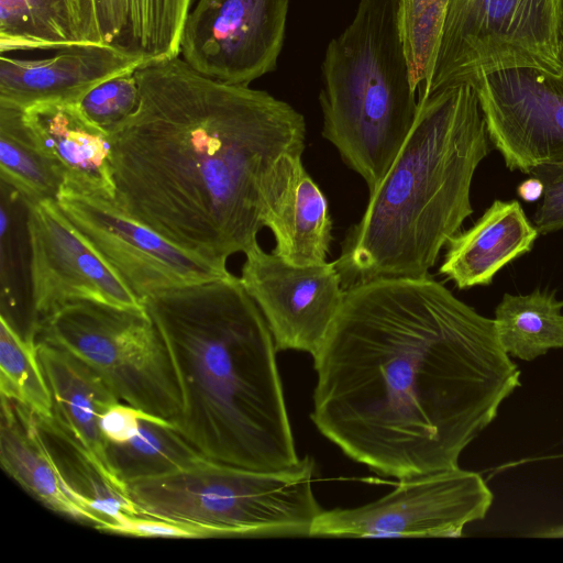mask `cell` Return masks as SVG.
Returning a JSON list of instances; mask_svg holds the SVG:
<instances>
[{
    "mask_svg": "<svg viewBox=\"0 0 563 563\" xmlns=\"http://www.w3.org/2000/svg\"><path fill=\"white\" fill-rule=\"evenodd\" d=\"M313 360L319 432L397 479L457 467L521 386L494 319L430 275L345 289Z\"/></svg>",
    "mask_w": 563,
    "mask_h": 563,
    "instance_id": "obj_1",
    "label": "cell"
},
{
    "mask_svg": "<svg viewBox=\"0 0 563 563\" xmlns=\"http://www.w3.org/2000/svg\"><path fill=\"white\" fill-rule=\"evenodd\" d=\"M137 109L108 131L115 205L172 243L227 266L264 227L284 164L302 156L303 115L179 56L134 71Z\"/></svg>",
    "mask_w": 563,
    "mask_h": 563,
    "instance_id": "obj_2",
    "label": "cell"
},
{
    "mask_svg": "<svg viewBox=\"0 0 563 563\" xmlns=\"http://www.w3.org/2000/svg\"><path fill=\"white\" fill-rule=\"evenodd\" d=\"M143 305L176 376V430L216 462L258 471L299 463L274 338L241 279L175 287Z\"/></svg>",
    "mask_w": 563,
    "mask_h": 563,
    "instance_id": "obj_3",
    "label": "cell"
},
{
    "mask_svg": "<svg viewBox=\"0 0 563 563\" xmlns=\"http://www.w3.org/2000/svg\"><path fill=\"white\" fill-rule=\"evenodd\" d=\"M489 141L471 84L449 85L418 100L410 133L334 261L344 289L429 275L473 213L472 180Z\"/></svg>",
    "mask_w": 563,
    "mask_h": 563,
    "instance_id": "obj_4",
    "label": "cell"
},
{
    "mask_svg": "<svg viewBox=\"0 0 563 563\" xmlns=\"http://www.w3.org/2000/svg\"><path fill=\"white\" fill-rule=\"evenodd\" d=\"M322 135L372 192L415 123L418 96L399 25V0H360L321 65Z\"/></svg>",
    "mask_w": 563,
    "mask_h": 563,
    "instance_id": "obj_5",
    "label": "cell"
},
{
    "mask_svg": "<svg viewBox=\"0 0 563 563\" xmlns=\"http://www.w3.org/2000/svg\"><path fill=\"white\" fill-rule=\"evenodd\" d=\"M313 457L258 471L205 456L154 477L128 483L139 515L198 527L216 537H310L321 514L312 489Z\"/></svg>",
    "mask_w": 563,
    "mask_h": 563,
    "instance_id": "obj_6",
    "label": "cell"
},
{
    "mask_svg": "<svg viewBox=\"0 0 563 563\" xmlns=\"http://www.w3.org/2000/svg\"><path fill=\"white\" fill-rule=\"evenodd\" d=\"M25 336L84 361L122 402L170 422L178 417L181 401L172 361L145 308L74 301L41 318Z\"/></svg>",
    "mask_w": 563,
    "mask_h": 563,
    "instance_id": "obj_7",
    "label": "cell"
},
{
    "mask_svg": "<svg viewBox=\"0 0 563 563\" xmlns=\"http://www.w3.org/2000/svg\"><path fill=\"white\" fill-rule=\"evenodd\" d=\"M563 0H449L434 69L424 93L490 71H561Z\"/></svg>",
    "mask_w": 563,
    "mask_h": 563,
    "instance_id": "obj_8",
    "label": "cell"
},
{
    "mask_svg": "<svg viewBox=\"0 0 563 563\" xmlns=\"http://www.w3.org/2000/svg\"><path fill=\"white\" fill-rule=\"evenodd\" d=\"M398 481L369 504L322 510L310 537L455 538L484 519L494 500L482 475L460 466Z\"/></svg>",
    "mask_w": 563,
    "mask_h": 563,
    "instance_id": "obj_9",
    "label": "cell"
},
{
    "mask_svg": "<svg viewBox=\"0 0 563 563\" xmlns=\"http://www.w3.org/2000/svg\"><path fill=\"white\" fill-rule=\"evenodd\" d=\"M56 202L77 232L143 302L157 292L231 273L136 221L111 199L63 188Z\"/></svg>",
    "mask_w": 563,
    "mask_h": 563,
    "instance_id": "obj_10",
    "label": "cell"
},
{
    "mask_svg": "<svg viewBox=\"0 0 563 563\" xmlns=\"http://www.w3.org/2000/svg\"><path fill=\"white\" fill-rule=\"evenodd\" d=\"M289 0H199L180 37L183 59L211 79L249 86L276 69Z\"/></svg>",
    "mask_w": 563,
    "mask_h": 563,
    "instance_id": "obj_11",
    "label": "cell"
},
{
    "mask_svg": "<svg viewBox=\"0 0 563 563\" xmlns=\"http://www.w3.org/2000/svg\"><path fill=\"white\" fill-rule=\"evenodd\" d=\"M30 251L31 322L74 301L144 309L98 253L77 232L56 200L24 203ZM29 332V331H27Z\"/></svg>",
    "mask_w": 563,
    "mask_h": 563,
    "instance_id": "obj_12",
    "label": "cell"
},
{
    "mask_svg": "<svg viewBox=\"0 0 563 563\" xmlns=\"http://www.w3.org/2000/svg\"><path fill=\"white\" fill-rule=\"evenodd\" d=\"M490 142L511 170L563 164V69L515 67L470 82Z\"/></svg>",
    "mask_w": 563,
    "mask_h": 563,
    "instance_id": "obj_13",
    "label": "cell"
},
{
    "mask_svg": "<svg viewBox=\"0 0 563 563\" xmlns=\"http://www.w3.org/2000/svg\"><path fill=\"white\" fill-rule=\"evenodd\" d=\"M240 279L263 313L277 351L313 356L344 298L334 262L295 266L256 243L245 253Z\"/></svg>",
    "mask_w": 563,
    "mask_h": 563,
    "instance_id": "obj_14",
    "label": "cell"
},
{
    "mask_svg": "<svg viewBox=\"0 0 563 563\" xmlns=\"http://www.w3.org/2000/svg\"><path fill=\"white\" fill-rule=\"evenodd\" d=\"M53 56H0V106L24 110L44 102L77 103L99 84L146 62L102 43L68 46Z\"/></svg>",
    "mask_w": 563,
    "mask_h": 563,
    "instance_id": "obj_15",
    "label": "cell"
},
{
    "mask_svg": "<svg viewBox=\"0 0 563 563\" xmlns=\"http://www.w3.org/2000/svg\"><path fill=\"white\" fill-rule=\"evenodd\" d=\"M23 118L42 150L57 166L63 188L114 199L109 133L88 120L77 103L33 104L23 110Z\"/></svg>",
    "mask_w": 563,
    "mask_h": 563,
    "instance_id": "obj_16",
    "label": "cell"
},
{
    "mask_svg": "<svg viewBox=\"0 0 563 563\" xmlns=\"http://www.w3.org/2000/svg\"><path fill=\"white\" fill-rule=\"evenodd\" d=\"M264 227L275 239L273 252L288 264L311 266L327 262L332 220L327 198L307 173L302 156L282 167L268 196Z\"/></svg>",
    "mask_w": 563,
    "mask_h": 563,
    "instance_id": "obj_17",
    "label": "cell"
},
{
    "mask_svg": "<svg viewBox=\"0 0 563 563\" xmlns=\"http://www.w3.org/2000/svg\"><path fill=\"white\" fill-rule=\"evenodd\" d=\"M538 235L518 200H495L473 227L449 240L439 273L459 289L488 286L504 266L532 250Z\"/></svg>",
    "mask_w": 563,
    "mask_h": 563,
    "instance_id": "obj_18",
    "label": "cell"
},
{
    "mask_svg": "<svg viewBox=\"0 0 563 563\" xmlns=\"http://www.w3.org/2000/svg\"><path fill=\"white\" fill-rule=\"evenodd\" d=\"M36 349L53 400V417L112 474L100 422L108 409L122 401L104 379L80 358L42 342L36 343Z\"/></svg>",
    "mask_w": 563,
    "mask_h": 563,
    "instance_id": "obj_19",
    "label": "cell"
},
{
    "mask_svg": "<svg viewBox=\"0 0 563 563\" xmlns=\"http://www.w3.org/2000/svg\"><path fill=\"white\" fill-rule=\"evenodd\" d=\"M0 461L3 470L49 509L96 529L101 519L64 485L40 435L35 416L1 398Z\"/></svg>",
    "mask_w": 563,
    "mask_h": 563,
    "instance_id": "obj_20",
    "label": "cell"
},
{
    "mask_svg": "<svg viewBox=\"0 0 563 563\" xmlns=\"http://www.w3.org/2000/svg\"><path fill=\"white\" fill-rule=\"evenodd\" d=\"M44 446L64 485L82 505L102 521L98 530H104L124 516L139 515L126 486L118 481L54 417H35Z\"/></svg>",
    "mask_w": 563,
    "mask_h": 563,
    "instance_id": "obj_21",
    "label": "cell"
},
{
    "mask_svg": "<svg viewBox=\"0 0 563 563\" xmlns=\"http://www.w3.org/2000/svg\"><path fill=\"white\" fill-rule=\"evenodd\" d=\"M90 43L82 0H0V52Z\"/></svg>",
    "mask_w": 563,
    "mask_h": 563,
    "instance_id": "obj_22",
    "label": "cell"
},
{
    "mask_svg": "<svg viewBox=\"0 0 563 563\" xmlns=\"http://www.w3.org/2000/svg\"><path fill=\"white\" fill-rule=\"evenodd\" d=\"M563 300L536 289L528 295L505 294L495 309V328L503 350L531 362L551 349H563Z\"/></svg>",
    "mask_w": 563,
    "mask_h": 563,
    "instance_id": "obj_23",
    "label": "cell"
},
{
    "mask_svg": "<svg viewBox=\"0 0 563 563\" xmlns=\"http://www.w3.org/2000/svg\"><path fill=\"white\" fill-rule=\"evenodd\" d=\"M0 176L26 202L56 200L63 177L27 128L23 110L0 106Z\"/></svg>",
    "mask_w": 563,
    "mask_h": 563,
    "instance_id": "obj_24",
    "label": "cell"
},
{
    "mask_svg": "<svg viewBox=\"0 0 563 563\" xmlns=\"http://www.w3.org/2000/svg\"><path fill=\"white\" fill-rule=\"evenodd\" d=\"M112 474L123 484L180 470L203 455L174 427L151 416L141 421L137 434L123 443L106 442Z\"/></svg>",
    "mask_w": 563,
    "mask_h": 563,
    "instance_id": "obj_25",
    "label": "cell"
},
{
    "mask_svg": "<svg viewBox=\"0 0 563 563\" xmlns=\"http://www.w3.org/2000/svg\"><path fill=\"white\" fill-rule=\"evenodd\" d=\"M0 391L38 418L53 417V400L44 377L36 343L22 336L11 321L0 319Z\"/></svg>",
    "mask_w": 563,
    "mask_h": 563,
    "instance_id": "obj_26",
    "label": "cell"
},
{
    "mask_svg": "<svg viewBox=\"0 0 563 563\" xmlns=\"http://www.w3.org/2000/svg\"><path fill=\"white\" fill-rule=\"evenodd\" d=\"M449 0H399V25L418 98L430 82Z\"/></svg>",
    "mask_w": 563,
    "mask_h": 563,
    "instance_id": "obj_27",
    "label": "cell"
},
{
    "mask_svg": "<svg viewBox=\"0 0 563 563\" xmlns=\"http://www.w3.org/2000/svg\"><path fill=\"white\" fill-rule=\"evenodd\" d=\"M134 70L114 76L88 91L78 107L88 120L110 131L137 109L140 88Z\"/></svg>",
    "mask_w": 563,
    "mask_h": 563,
    "instance_id": "obj_28",
    "label": "cell"
},
{
    "mask_svg": "<svg viewBox=\"0 0 563 563\" xmlns=\"http://www.w3.org/2000/svg\"><path fill=\"white\" fill-rule=\"evenodd\" d=\"M529 175L543 187L542 201L533 216L539 234L563 229V164H542L533 167Z\"/></svg>",
    "mask_w": 563,
    "mask_h": 563,
    "instance_id": "obj_29",
    "label": "cell"
},
{
    "mask_svg": "<svg viewBox=\"0 0 563 563\" xmlns=\"http://www.w3.org/2000/svg\"><path fill=\"white\" fill-rule=\"evenodd\" d=\"M103 531L146 538H212L208 530L198 527L141 515L124 516L115 523L106 527Z\"/></svg>",
    "mask_w": 563,
    "mask_h": 563,
    "instance_id": "obj_30",
    "label": "cell"
},
{
    "mask_svg": "<svg viewBox=\"0 0 563 563\" xmlns=\"http://www.w3.org/2000/svg\"><path fill=\"white\" fill-rule=\"evenodd\" d=\"M153 415L124 402L113 405L104 412L100 422L106 442L123 443L131 440L137 434L141 421Z\"/></svg>",
    "mask_w": 563,
    "mask_h": 563,
    "instance_id": "obj_31",
    "label": "cell"
},
{
    "mask_svg": "<svg viewBox=\"0 0 563 563\" xmlns=\"http://www.w3.org/2000/svg\"><path fill=\"white\" fill-rule=\"evenodd\" d=\"M543 187L542 184L531 177L527 179L518 187V195L523 200L533 201L542 196Z\"/></svg>",
    "mask_w": 563,
    "mask_h": 563,
    "instance_id": "obj_32",
    "label": "cell"
},
{
    "mask_svg": "<svg viewBox=\"0 0 563 563\" xmlns=\"http://www.w3.org/2000/svg\"><path fill=\"white\" fill-rule=\"evenodd\" d=\"M538 537H547V538H563V525L558 527H552L548 530H543L541 532L534 533Z\"/></svg>",
    "mask_w": 563,
    "mask_h": 563,
    "instance_id": "obj_33",
    "label": "cell"
},
{
    "mask_svg": "<svg viewBox=\"0 0 563 563\" xmlns=\"http://www.w3.org/2000/svg\"><path fill=\"white\" fill-rule=\"evenodd\" d=\"M561 57L563 62V22H562V31H561Z\"/></svg>",
    "mask_w": 563,
    "mask_h": 563,
    "instance_id": "obj_34",
    "label": "cell"
}]
</instances>
